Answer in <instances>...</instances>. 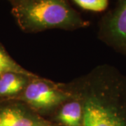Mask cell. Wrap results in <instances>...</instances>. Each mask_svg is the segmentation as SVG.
Returning <instances> with one entry per match:
<instances>
[{
	"instance_id": "6da1fadb",
	"label": "cell",
	"mask_w": 126,
	"mask_h": 126,
	"mask_svg": "<svg viewBox=\"0 0 126 126\" xmlns=\"http://www.w3.org/2000/svg\"><path fill=\"white\" fill-rule=\"evenodd\" d=\"M81 94V126H126V76L109 65L100 66Z\"/></svg>"
},
{
	"instance_id": "7a4b0ae2",
	"label": "cell",
	"mask_w": 126,
	"mask_h": 126,
	"mask_svg": "<svg viewBox=\"0 0 126 126\" xmlns=\"http://www.w3.org/2000/svg\"><path fill=\"white\" fill-rule=\"evenodd\" d=\"M12 13L26 32L49 29L75 30L88 26L77 11L62 0H22L14 1Z\"/></svg>"
},
{
	"instance_id": "3957f363",
	"label": "cell",
	"mask_w": 126,
	"mask_h": 126,
	"mask_svg": "<svg viewBox=\"0 0 126 126\" xmlns=\"http://www.w3.org/2000/svg\"><path fill=\"white\" fill-rule=\"evenodd\" d=\"M72 97L69 92L60 89L51 82L32 78L25 88L23 99L37 111H46L66 102Z\"/></svg>"
},
{
	"instance_id": "277c9868",
	"label": "cell",
	"mask_w": 126,
	"mask_h": 126,
	"mask_svg": "<svg viewBox=\"0 0 126 126\" xmlns=\"http://www.w3.org/2000/svg\"><path fill=\"white\" fill-rule=\"evenodd\" d=\"M100 37L113 49L126 55V0L119 1L104 17Z\"/></svg>"
},
{
	"instance_id": "5b68a950",
	"label": "cell",
	"mask_w": 126,
	"mask_h": 126,
	"mask_svg": "<svg viewBox=\"0 0 126 126\" xmlns=\"http://www.w3.org/2000/svg\"><path fill=\"white\" fill-rule=\"evenodd\" d=\"M0 126H56L20 107L0 109Z\"/></svg>"
},
{
	"instance_id": "8992f818",
	"label": "cell",
	"mask_w": 126,
	"mask_h": 126,
	"mask_svg": "<svg viewBox=\"0 0 126 126\" xmlns=\"http://www.w3.org/2000/svg\"><path fill=\"white\" fill-rule=\"evenodd\" d=\"M58 119L64 126H81L83 105L81 99H73L64 104L58 113Z\"/></svg>"
},
{
	"instance_id": "52a82bcc",
	"label": "cell",
	"mask_w": 126,
	"mask_h": 126,
	"mask_svg": "<svg viewBox=\"0 0 126 126\" xmlns=\"http://www.w3.org/2000/svg\"><path fill=\"white\" fill-rule=\"evenodd\" d=\"M27 78L15 73H6L0 76V95L18 93L27 86Z\"/></svg>"
},
{
	"instance_id": "ba28073f",
	"label": "cell",
	"mask_w": 126,
	"mask_h": 126,
	"mask_svg": "<svg viewBox=\"0 0 126 126\" xmlns=\"http://www.w3.org/2000/svg\"><path fill=\"white\" fill-rule=\"evenodd\" d=\"M6 73H15L30 78L37 77L35 74L20 67L3 50L0 48V76Z\"/></svg>"
},
{
	"instance_id": "9c48e42d",
	"label": "cell",
	"mask_w": 126,
	"mask_h": 126,
	"mask_svg": "<svg viewBox=\"0 0 126 126\" xmlns=\"http://www.w3.org/2000/svg\"><path fill=\"white\" fill-rule=\"evenodd\" d=\"M74 4L81 9L93 12H102L107 9V0H74Z\"/></svg>"
}]
</instances>
